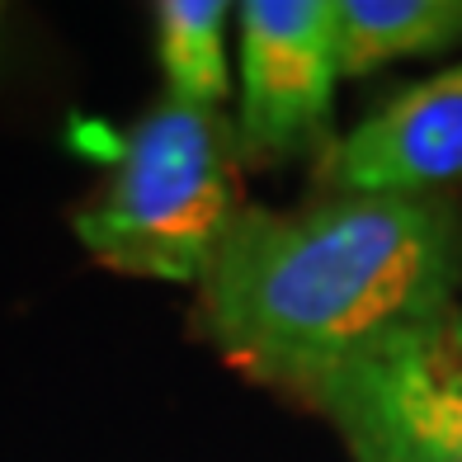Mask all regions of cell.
<instances>
[{
    "label": "cell",
    "mask_w": 462,
    "mask_h": 462,
    "mask_svg": "<svg viewBox=\"0 0 462 462\" xmlns=\"http://www.w3.org/2000/svg\"><path fill=\"white\" fill-rule=\"evenodd\" d=\"M241 208L236 123L226 109L165 95L128 133L104 194L71 226L86 255L114 274L199 288Z\"/></svg>",
    "instance_id": "2"
},
{
    "label": "cell",
    "mask_w": 462,
    "mask_h": 462,
    "mask_svg": "<svg viewBox=\"0 0 462 462\" xmlns=\"http://www.w3.org/2000/svg\"><path fill=\"white\" fill-rule=\"evenodd\" d=\"M335 194H439L462 180V67L402 90L354 133L330 142Z\"/></svg>",
    "instance_id": "5"
},
{
    "label": "cell",
    "mask_w": 462,
    "mask_h": 462,
    "mask_svg": "<svg viewBox=\"0 0 462 462\" xmlns=\"http://www.w3.org/2000/svg\"><path fill=\"white\" fill-rule=\"evenodd\" d=\"M241 29V161H288L330 142L340 80L335 0H245ZM330 152V146H326Z\"/></svg>",
    "instance_id": "4"
},
{
    "label": "cell",
    "mask_w": 462,
    "mask_h": 462,
    "mask_svg": "<svg viewBox=\"0 0 462 462\" xmlns=\"http://www.w3.org/2000/svg\"><path fill=\"white\" fill-rule=\"evenodd\" d=\"M340 76H364L402 57L462 43V0H335Z\"/></svg>",
    "instance_id": "6"
},
{
    "label": "cell",
    "mask_w": 462,
    "mask_h": 462,
    "mask_svg": "<svg viewBox=\"0 0 462 462\" xmlns=\"http://www.w3.org/2000/svg\"><path fill=\"white\" fill-rule=\"evenodd\" d=\"M354 462H462V302L349 364L288 387Z\"/></svg>",
    "instance_id": "3"
},
{
    "label": "cell",
    "mask_w": 462,
    "mask_h": 462,
    "mask_svg": "<svg viewBox=\"0 0 462 462\" xmlns=\"http://www.w3.org/2000/svg\"><path fill=\"white\" fill-rule=\"evenodd\" d=\"M462 208L439 194H330L241 208L199 283V326L269 387L349 364L457 307Z\"/></svg>",
    "instance_id": "1"
},
{
    "label": "cell",
    "mask_w": 462,
    "mask_h": 462,
    "mask_svg": "<svg viewBox=\"0 0 462 462\" xmlns=\"http://www.w3.org/2000/svg\"><path fill=\"white\" fill-rule=\"evenodd\" d=\"M226 0H165L156 5V43H161V71L165 95L203 109H222L231 95L226 71Z\"/></svg>",
    "instance_id": "7"
}]
</instances>
